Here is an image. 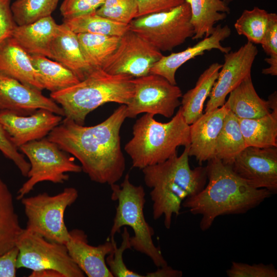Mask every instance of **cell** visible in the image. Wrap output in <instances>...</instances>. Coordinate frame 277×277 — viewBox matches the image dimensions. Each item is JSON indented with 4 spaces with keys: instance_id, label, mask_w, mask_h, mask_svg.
Segmentation results:
<instances>
[{
    "instance_id": "1",
    "label": "cell",
    "mask_w": 277,
    "mask_h": 277,
    "mask_svg": "<svg viewBox=\"0 0 277 277\" xmlns=\"http://www.w3.org/2000/svg\"><path fill=\"white\" fill-rule=\"evenodd\" d=\"M126 118V105L94 126H84L65 117L47 138L76 157L91 181L111 185L121 179L125 170L120 133Z\"/></svg>"
},
{
    "instance_id": "2",
    "label": "cell",
    "mask_w": 277,
    "mask_h": 277,
    "mask_svg": "<svg viewBox=\"0 0 277 277\" xmlns=\"http://www.w3.org/2000/svg\"><path fill=\"white\" fill-rule=\"evenodd\" d=\"M207 162L208 184L182 204L192 214L202 215V231L209 229L217 217L245 213L272 194L265 189L252 187L233 171L231 165L217 157Z\"/></svg>"
},
{
    "instance_id": "3",
    "label": "cell",
    "mask_w": 277,
    "mask_h": 277,
    "mask_svg": "<svg viewBox=\"0 0 277 277\" xmlns=\"http://www.w3.org/2000/svg\"><path fill=\"white\" fill-rule=\"evenodd\" d=\"M189 146L181 155L142 169L146 185L151 189L153 217L164 216V224L170 229L173 215L177 216L184 200L195 195L206 186V167L191 169L189 162Z\"/></svg>"
},
{
    "instance_id": "4",
    "label": "cell",
    "mask_w": 277,
    "mask_h": 277,
    "mask_svg": "<svg viewBox=\"0 0 277 277\" xmlns=\"http://www.w3.org/2000/svg\"><path fill=\"white\" fill-rule=\"evenodd\" d=\"M133 78L97 69L77 84L50 96L62 107L65 118L84 125L87 115L105 103L127 105L133 95Z\"/></svg>"
},
{
    "instance_id": "5",
    "label": "cell",
    "mask_w": 277,
    "mask_h": 277,
    "mask_svg": "<svg viewBox=\"0 0 277 277\" xmlns=\"http://www.w3.org/2000/svg\"><path fill=\"white\" fill-rule=\"evenodd\" d=\"M145 113L133 126V136L124 149L132 160V166L144 168L162 163L177 154L178 147L190 144V125L185 121L181 107L167 123Z\"/></svg>"
},
{
    "instance_id": "6",
    "label": "cell",
    "mask_w": 277,
    "mask_h": 277,
    "mask_svg": "<svg viewBox=\"0 0 277 277\" xmlns=\"http://www.w3.org/2000/svg\"><path fill=\"white\" fill-rule=\"evenodd\" d=\"M110 186L111 200L117 202L110 238L120 232L122 227L129 226L134 232L133 236L129 238L131 248L148 256L157 267L167 265L160 248L154 244V230L145 218L146 200L143 187L131 183L129 174L125 176L120 185L115 183Z\"/></svg>"
},
{
    "instance_id": "7",
    "label": "cell",
    "mask_w": 277,
    "mask_h": 277,
    "mask_svg": "<svg viewBox=\"0 0 277 277\" xmlns=\"http://www.w3.org/2000/svg\"><path fill=\"white\" fill-rule=\"evenodd\" d=\"M78 196L76 189L67 187L54 195L43 192L23 197L21 201L27 219L25 229L49 241L65 244L69 231L65 223V212Z\"/></svg>"
},
{
    "instance_id": "8",
    "label": "cell",
    "mask_w": 277,
    "mask_h": 277,
    "mask_svg": "<svg viewBox=\"0 0 277 277\" xmlns=\"http://www.w3.org/2000/svg\"><path fill=\"white\" fill-rule=\"evenodd\" d=\"M20 150L29 161L28 179L19 189L16 199L21 200L38 183L48 181L62 184L69 179L67 172L80 173L81 166L55 143L44 137L21 146Z\"/></svg>"
},
{
    "instance_id": "9",
    "label": "cell",
    "mask_w": 277,
    "mask_h": 277,
    "mask_svg": "<svg viewBox=\"0 0 277 277\" xmlns=\"http://www.w3.org/2000/svg\"><path fill=\"white\" fill-rule=\"evenodd\" d=\"M129 26L161 52L172 50L194 35L190 8L186 2L168 11L137 17Z\"/></svg>"
},
{
    "instance_id": "10",
    "label": "cell",
    "mask_w": 277,
    "mask_h": 277,
    "mask_svg": "<svg viewBox=\"0 0 277 277\" xmlns=\"http://www.w3.org/2000/svg\"><path fill=\"white\" fill-rule=\"evenodd\" d=\"M16 246L18 249L17 268L32 271L51 269L63 277H84V273L69 255L66 245L49 241L24 229Z\"/></svg>"
},
{
    "instance_id": "11",
    "label": "cell",
    "mask_w": 277,
    "mask_h": 277,
    "mask_svg": "<svg viewBox=\"0 0 277 277\" xmlns=\"http://www.w3.org/2000/svg\"><path fill=\"white\" fill-rule=\"evenodd\" d=\"M133 95L126 105L127 118H135L141 113L162 115L169 118L181 105L182 92L163 77L149 74L133 78Z\"/></svg>"
},
{
    "instance_id": "12",
    "label": "cell",
    "mask_w": 277,
    "mask_h": 277,
    "mask_svg": "<svg viewBox=\"0 0 277 277\" xmlns=\"http://www.w3.org/2000/svg\"><path fill=\"white\" fill-rule=\"evenodd\" d=\"M163 55L160 51L129 29L121 36L117 48L102 69L111 74L137 78L150 74L151 68Z\"/></svg>"
},
{
    "instance_id": "13",
    "label": "cell",
    "mask_w": 277,
    "mask_h": 277,
    "mask_svg": "<svg viewBox=\"0 0 277 277\" xmlns=\"http://www.w3.org/2000/svg\"><path fill=\"white\" fill-rule=\"evenodd\" d=\"M258 54L256 46L248 41L237 50L224 54V62L208 96L205 113L224 105L227 96L251 75L252 66Z\"/></svg>"
},
{
    "instance_id": "14",
    "label": "cell",
    "mask_w": 277,
    "mask_h": 277,
    "mask_svg": "<svg viewBox=\"0 0 277 277\" xmlns=\"http://www.w3.org/2000/svg\"><path fill=\"white\" fill-rule=\"evenodd\" d=\"M233 171L250 186L277 192V147H246L234 159Z\"/></svg>"
},
{
    "instance_id": "15",
    "label": "cell",
    "mask_w": 277,
    "mask_h": 277,
    "mask_svg": "<svg viewBox=\"0 0 277 277\" xmlns=\"http://www.w3.org/2000/svg\"><path fill=\"white\" fill-rule=\"evenodd\" d=\"M62 116L45 109L24 115L0 111V124L18 149L22 145L45 137L62 122Z\"/></svg>"
},
{
    "instance_id": "16",
    "label": "cell",
    "mask_w": 277,
    "mask_h": 277,
    "mask_svg": "<svg viewBox=\"0 0 277 277\" xmlns=\"http://www.w3.org/2000/svg\"><path fill=\"white\" fill-rule=\"evenodd\" d=\"M41 108L64 116L62 107L52 98L44 96L42 91L0 73V111L27 115Z\"/></svg>"
},
{
    "instance_id": "17",
    "label": "cell",
    "mask_w": 277,
    "mask_h": 277,
    "mask_svg": "<svg viewBox=\"0 0 277 277\" xmlns=\"http://www.w3.org/2000/svg\"><path fill=\"white\" fill-rule=\"evenodd\" d=\"M87 238L83 230L69 231V239L65 245L71 258L88 277H113L106 258L114 249V237L97 246L89 244Z\"/></svg>"
},
{
    "instance_id": "18",
    "label": "cell",
    "mask_w": 277,
    "mask_h": 277,
    "mask_svg": "<svg viewBox=\"0 0 277 277\" xmlns=\"http://www.w3.org/2000/svg\"><path fill=\"white\" fill-rule=\"evenodd\" d=\"M231 33V29L228 25H218L209 36L204 37L194 46L179 52L163 55L151 68L150 74L161 76L171 84L176 85V72L187 61L212 49L219 50L224 54L230 51L231 48L222 46L221 42L229 37Z\"/></svg>"
},
{
    "instance_id": "19",
    "label": "cell",
    "mask_w": 277,
    "mask_h": 277,
    "mask_svg": "<svg viewBox=\"0 0 277 277\" xmlns=\"http://www.w3.org/2000/svg\"><path fill=\"white\" fill-rule=\"evenodd\" d=\"M229 110L224 105L205 113L190 125L188 154L194 156L200 165L215 157L216 140Z\"/></svg>"
},
{
    "instance_id": "20",
    "label": "cell",
    "mask_w": 277,
    "mask_h": 277,
    "mask_svg": "<svg viewBox=\"0 0 277 277\" xmlns=\"http://www.w3.org/2000/svg\"><path fill=\"white\" fill-rule=\"evenodd\" d=\"M0 73L33 89L44 90L30 55L12 36L0 44Z\"/></svg>"
},
{
    "instance_id": "21",
    "label": "cell",
    "mask_w": 277,
    "mask_h": 277,
    "mask_svg": "<svg viewBox=\"0 0 277 277\" xmlns=\"http://www.w3.org/2000/svg\"><path fill=\"white\" fill-rule=\"evenodd\" d=\"M50 53L51 59L70 69L80 81L94 71L83 54L77 34L63 23L58 26L51 46Z\"/></svg>"
},
{
    "instance_id": "22",
    "label": "cell",
    "mask_w": 277,
    "mask_h": 277,
    "mask_svg": "<svg viewBox=\"0 0 277 277\" xmlns=\"http://www.w3.org/2000/svg\"><path fill=\"white\" fill-rule=\"evenodd\" d=\"M58 26L51 15L29 25H17L12 37L30 55L51 58V46Z\"/></svg>"
},
{
    "instance_id": "23",
    "label": "cell",
    "mask_w": 277,
    "mask_h": 277,
    "mask_svg": "<svg viewBox=\"0 0 277 277\" xmlns=\"http://www.w3.org/2000/svg\"><path fill=\"white\" fill-rule=\"evenodd\" d=\"M229 94L224 105L238 118H256L270 112L268 101L259 96L251 75L245 78Z\"/></svg>"
},
{
    "instance_id": "24",
    "label": "cell",
    "mask_w": 277,
    "mask_h": 277,
    "mask_svg": "<svg viewBox=\"0 0 277 277\" xmlns=\"http://www.w3.org/2000/svg\"><path fill=\"white\" fill-rule=\"evenodd\" d=\"M222 64H211L200 75L195 86L182 95L181 106L185 122L191 125L203 114L204 103L217 78Z\"/></svg>"
},
{
    "instance_id": "25",
    "label": "cell",
    "mask_w": 277,
    "mask_h": 277,
    "mask_svg": "<svg viewBox=\"0 0 277 277\" xmlns=\"http://www.w3.org/2000/svg\"><path fill=\"white\" fill-rule=\"evenodd\" d=\"M191 11V23L193 27V40L209 36L215 24L224 20L230 9L223 0H186Z\"/></svg>"
},
{
    "instance_id": "26",
    "label": "cell",
    "mask_w": 277,
    "mask_h": 277,
    "mask_svg": "<svg viewBox=\"0 0 277 277\" xmlns=\"http://www.w3.org/2000/svg\"><path fill=\"white\" fill-rule=\"evenodd\" d=\"M261 117L239 118L246 147H277V107Z\"/></svg>"
},
{
    "instance_id": "27",
    "label": "cell",
    "mask_w": 277,
    "mask_h": 277,
    "mask_svg": "<svg viewBox=\"0 0 277 277\" xmlns=\"http://www.w3.org/2000/svg\"><path fill=\"white\" fill-rule=\"evenodd\" d=\"M30 56L44 89L55 92L80 82L76 75L61 63L42 55Z\"/></svg>"
},
{
    "instance_id": "28",
    "label": "cell",
    "mask_w": 277,
    "mask_h": 277,
    "mask_svg": "<svg viewBox=\"0 0 277 277\" xmlns=\"http://www.w3.org/2000/svg\"><path fill=\"white\" fill-rule=\"evenodd\" d=\"M23 230L15 210L12 193L0 179V255L16 246Z\"/></svg>"
},
{
    "instance_id": "29",
    "label": "cell",
    "mask_w": 277,
    "mask_h": 277,
    "mask_svg": "<svg viewBox=\"0 0 277 277\" xmlns=\"http://www.w3.org/2000/svg\"><path fill=\"white\" fill-rule=\"evenodd\" d=\"M246 147L239 118L229 110L216 140L215 157L231 165L235 157Z\"/></svg>"
},
{
    "instance_id": "30",
    "label": "cell",
    "mask_w": 277,
    "mask_h": 277,
    "mask_svg": "<svg viewBox=\"0 0 277 277\" xmlns=\"http://www.w3.org/2000/svg\"><path fill=\"white\" fill-rule=\"evenodd\" d=\"M77 34L83 54L94 70L102 69L117 48L121 37L89 33Z\"/></svg>"
},
{
    "instance_id": "31",
    "label": "cell",
    "mask_w": 277,
    "mask_h": 277,
    "mask_svg": "<svg viewBox=\"0 0 277 277\" xmlns=\"http://www.w3.org/2000/svg\"><path fill=\"white\" fill-rule=\"evenodd\" d=\"M63 23L76 34L89 33L121 37L129 29V25L110 20L96 12L63 19Z\"/></svg>"
},
{
    "instance_id": "32",
    "label": "cell",
    "mask_w": 277,
    "mask_h": 277,
    "mask_svg": "<svg viewBox=\"0 0 277 277\" xmlns=\"http://www.w3.org/2000/svg\"><path fill=\"white\" fill-rule=\"evenodd\" d=\"M270 13L255 6L251 10H244L234 23V28L240 35L245 36L253 44H261L266 33Z\"/></svg>"
},
{
    "instance_id": "33",
    "label": "cell",
    "mask_w": 277,
    "mask_h": 277,
    "mask_svg": "<svg viewBox=\"0 0 277 277\" xmlns=\"http://www.w3.org/2000/svg\"><path fill=\"white\" fill-rule=\"evenodd\" d=\"M59 0H16L11 5L17 26L29 25L51 15Z\"/></svg>"
},
{
    "instance_id": "34",
    "label": "cell",
    "mask_w": 277,
    "mask_h": 277,
    "mask_svg": "<svg viewBox=\"0 0 277 277\" xmlns=\"http://www.w3.org/2000/svg\"><path fill=\"white\" fill-rule=\"evenodd\" d=\"M136 0H105L96 13L110 20L125 24L137 17Z\"/></svg>"
},
{
    "instance_id": "35",
    "label": "cell",
    "mask_w": 277,
    "mask_h": 277,
    "mask_svg": "<svg viewBox=\"0 0 277 277\" xmlns=\"http://www.w3.org/2000/svg\"><path fill=\"white\" fill-rule=\"evenodd\" d=\"M122 237V241L120 246L117 247L116 243L112 252L106 258V264L113 277L145 276L129 269L124 262V252L131 248L129 242L130 236L126 226L124 227Z\"/></svg>"
},
{
    "instance_id": "36",
    "label": "cell",
    "mask_w": 277,
    "mask_h": 277,
    "mask_svg": "<svg viewBox=\"0 0 277 277\" xmlns=\"http://www.w3.org/2000/svg\"><path fill=\"white\" fill-rule=\"evenodd\" d=\"M268 56L265 61L269 65L262 70L265 75H277V14L270 13L267 28L261 44Z\"/></svg>"
},
{
    "instance_id": "37",
    "label": "cell",
    "mask_w": 277,
    "mask_h": 277,
    "mask_svg": "<svg viewBox=\"0 0 277 277\" xmlns=\"http://www.w3.org/2000/svg\"><path fill=\"white\" fill-rule=\"evenodd\" d=\"M226 274L229 277H276L277 269L271 263L250 265L232 262Z\"/></svg>"
},
{
    "instance_id": "38",
    "label": "cell",
    "mask_w": 277,
    "mask_h": 277,
    "mask_svg": "<svg viewBox=\"0 0 277 277\" xmlns=\"http://www.w3.org/2000/svg\"><path fill=\"white\" fill-rule=\"evenodd\" d=\"M105 0H64L60 7L63 19L96 12Z\"/></svg>"
},
{
    "instance_id": "39",
    "label": "cell",
    "mask_w": 277,
    "mask_h": 277,
    "mask_svg": "<svg viewBox=\"0 0 277 277\" xmlns=\"http://www.w3.org/2000/svg\"><path fill=\"white\" fill-rule=\"evenodd\" d=\"M0 151L4 155L11 160L24 176H27L30 165L23 154L18 151L10 137L0 124Z\"/></svg>"
},
{
    "instance_id": "40",
    "label": "cell",
    "mask_w": 277,
    "mask_h": 277,
    "mask_svg": "<svg viewBox=\"0 0 277 277\" xmlns=\"http://www.w3.org/2000/svg\"><path fill=\"white\" fill-rule=\"evenodd\" d=\"M186 1V0H136L138 7L137 17L171 10L182 5Z\"/></svg>"
},
{
    "instance_id": "41",
    "label": "cell",
    "mask_w": 277,
    "mask_h": 277,
    "mask_svg": "<svg viewBox=\"0 0 277 277\" xmlns=\"http://www.w3.org/2000/svg\"><path fill=\"white\" fill-rule=\"evenodd\" d=\"M11 0H0V44L12 36L17 26L11 9Z\"/></svg>"
},
{
    "instance_id": "42",
    "label": "cell",
    "mask_w": 277,
    "mask_h": 277,
    "mask_svg": "<svg viewBox=\"0 0 277 277\" xmlns=\"http://www.w3.org/2000/svg\"><path fill=\"white\" fill-rule=\"evenodd\" d=\"M18 254V249L16 246H15L0 255V277L16 276Z\"/></svg>"
},
{
    "instance_id": "43",
    "label": "cell",
    "mask_w": 277,
    "mask_h": 277,
    "mask_svg": "<svg viewBox=\"0 0 277 277\" xmlns=\"http://www.w3.org/2000/svg\"><path fill=\"white\" fill-rule=\"evenodd\" d=\"M182 275V271L174 269L167 265L158 267L156 271L148 272L145 276L148 277H181Z\"/></svg>"
},
{
    "instance_id": "44",
    "label": "cell",
    "mask_w": 277,
    "mask_h": 277,
    "mask_svg": "<svg viewBox=\"0 0 277 277\" xmlns=\"http://www.w3.org/2000/svg\"><path fill=\"white\" fill-rule=\"evenodd\" d=\"M29 276L31 277H63L62 274L57 271L46 269L39 271H32Z\"/></svg>"
},
{
    "instance_id": "45",
    "label": "cell",
    "mask_w": 277,
    "mask_h": 277,
    "mask_svg": "<svg viewBox=\"0 0 277 277\" xmlns=\"http://www.w3.org/2000/svg\"><path fill=\"white\" fill-rule=\"evenodd\" d=\"M227 5H229L230 3H231L234 0H223Z\"/></svg>"
}]
</instances>
